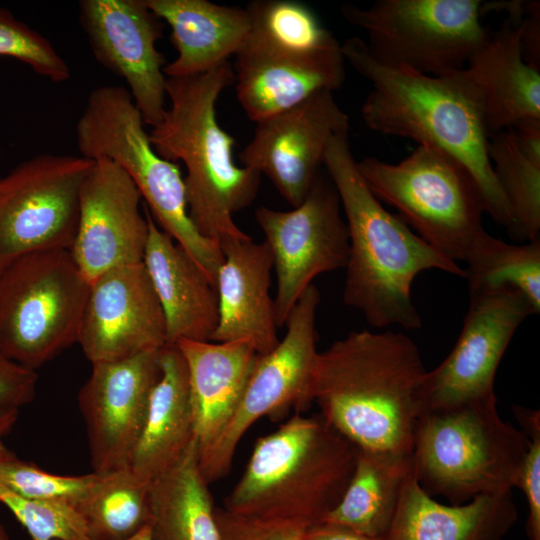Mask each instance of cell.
Here are the masks:
<instances>
[{"instance_id":"4","label":"cell","mask_w":540,"mask_h":540,"mask_svg":"<svg viewBox=\"0 0 540 540\" xmlns=\"http://www.w3.org/2000/svg\"><path fill=\"white\" fill-rule=\"evenodd\" d=\"M233 83L230 62L198 75L167 77L168 106L149 132L158 155L184 164L189 217L202 236L218 242L249 237L233 215L254 201L261 179L235 163V140L217 120L218 98Z\"/></svg>"},{"instance_id":"6","label":"cell","mask_w":540,"mask_h":540,"mask_svg":"<svg viewBox=\"0 0 540 540\" xmlns=\"http://www.w3.org/2000/svg\"><path fill=\"white\" fill-rule=\"evenodd\" d=\"M528 446L526 434L501 419L497 399L428 411L416 426L412 473L430 496L463 504L512 491Z\"/></svg>"},{"instance_id":"12","label":"cell","mask_w":540,"mask_h":540,"mask_svg":"<svg viewBox=\"0 0 540 540\" xmlns=\"http://www.w3.org/2000/svg\"><path fill=\"white\" fill-rule=\"evenodd\" d=\"M255 219L272 255L277 280L274 315L277 327H283L315 277L346 267L347 225L338 193L330 178L322 175L292 210L261 206Z\"/></svg>"},{"instance_id":"31","label":"cell","mask_w":540,"mask_h":540,"mask_svg":"<svg viewBox=\"0 0 540 540\" xmlns=\"http://www.w3.org/2000/svg\"><path fill=\"white\" fill-rule=\"evenodd\" d=\"M488 157L513 218L510 236L540 239V164L520 151L511 129L489 138Z\"/></svg>"},{"instance_id":"35","label":"cell","mask_w":540,"mask_h":540,"mask_svg":"<svg viewBox=\"0 0 540 540\" xmlns=\"http://www.w3.org/2000/svg\"><path fill=\"white\" fill-rule=\"evenodd\" d=\"M0 56L15 58L55 83L70 79L68 63L41 33L0 7Z\"/></svg>"},{"instance_id":"18","label":"cell","mask_w":540,"mask_h":540,"mask_svg":"<svg viewBox=\"0 0 540 540\" xmlns=\"http://www.w3.org/2000/svg\"><path fill=\"white\" fill-rule=\"evenodd\" d=\"M141 200L120 166L107 158L94 160L81 188L79 222L70 249L89 283L115 267L143 262L149 225Z\"/></svg>"},{"instance_id":"25","label":"cell","mask_w":540,"mask_h":540,"mask_svg":"<svg viewBox=\"0 0 540 540\" xmlns=\"http://www.w3.org/2000/svg\"><path fill=\"white\" fill-rule=\"evenodd\" d=\"M171 29L176 58L165 65L166 77L208 72L235 56L249 29L246 8L208 0H145Z\"/></svg>"},{"instance_id":"21","label":"cell","mask_w":540,"mask_h":540,"mask_svg":"<svg viewBox=\"0 0 540 540\" xmlns=\"http://www.w3.org/2000/svg\"><path fill=\"white\" fill-rule=\"evenodd\" d=\"M223 262L216 276L219 318L212 342H247L258 355L272 351L279 339L270 296L273 259L265 241L225 237Z\"/></svg>"},{"instance_id":"20","label":"cell","mask_w":540,"mask_h":540,"mask_svg":"<svg viewBox=\"0 0 540 540\" xmlns=\"http://www.w3.org/2000/svg\"><path fill=\"white\" fill-rule=\"evenodd\" d=\"M499 8L508 12L507 19L464 67L480 96L488 138L521 121L540 119V70L522 53L526 2H501Z\"/></svg>"},{"instance_id":"16","label":"cell","mask_w":540,"mask_h":540,"mask_svg":"<svg viewBox=\"0 0 540 540\" xmlns=\"http://www.w3.org/2000/svg\"><path fill=\"white\" fill-rule=\"evenodd\" d=\"M159 352L92 364L78 403L93 472L104 474L129 467L160 376Z\"/></svg>"},{"instance_id":"11","label":"cell","mask_w":540,"mask_h":540,"mask_svg":"<svg viewBox=\"0 0 540 540\" xmlns=\"http://www.w3.org/2000/svg\"><path fill=\"white\" fill-rule=\"evenodd\" d=\"M319 303L320 292L311 284L289 314L283 339L269 353L258 355L235 413L199 456L201 472L209 484L228 474L240 440L256 421L311 404L310 381L319 352L315 328Z\"/></svg>"},{"instance_id":"9","label":"cell","mask_w":540,"mask_h":540,"mask_svg":"<svg viewBox=\"0 0 540 540\" xmlns=\"http://www.w3.org/2000/svg\"><path fill=\"white\" fill-rule=\"evenodd\" d=\"M479 0H378L368 8L342 4L340 13L367 35L380 62L440 76L463 69L490 32Z\"/></svg>"},{"instance_id":"40","label":"cell","mask_w":540,"mask_h":540,"mask_svg":"<svg viewBox=\"0 0 540 540\" xmlns=\"http://www.w3.org/2000/svg\"><path fill=\"white\" fill-rule=\"evenodd\" d=\"M520 151L540 164V119L524 120L510 128Z\"/></svg>"},{"instance_id":"33","label":"cell","mask_w":540,"mask_h":540,"mask_svg":"<svg viewBox=\"0 0 540 540\" xmlns=\"http://www.w3.org/2000/svg\"><path fill=\"white\" fill-rule=\"evenodd\" d=\"M95 479V472L80 476L47 472L34 463L19 459L0 440V482L27 499L75 507Z\"/></svg>"},{"instance_id":"8","label":"cell","mask_w":540,"mask_h":540,"mask_svg":"<svg viewBox=\"0 0 540 540\" xmlns=\"http://www.w3.org/2000/svg\"><path fill=\"white\" fill-rule=\"evenodd\" d=\"M90 283L69 250L21 255L0 273V351L36 370L77 342Z\"/></svg>"},{"instance_id":"39","label":"cell","mask_w":540,"mask_h":540,"mask_svg":"<svg viewBox=\"0 0 540 540\" xmlns=\"http://www.w3.org/2000/svg\"><path fill=\"white\" fill-rule=\"evenodd\" d=\"M528 17L522 23V53L524 60L540 70V5L539 2H527Z\"/></svg>"},{"instance_id":"42","label":"cell","mask_w":540,"mask_h":540,"mask_svg":"<svg viewBox=\"0 0 540 540\" xmlns=\"http://www.w3.org/2000/svg\"><path fill=\"white\" fill-rule=\"evenodd\" d=\"M18 415L19 410L0 409V440L11 431Z\"/></svg>"},{"instance_id":"34","label":"cell","mask_w":540,"mask_h":540,"mask_svg":"<svg viewBox=\"0 0 540 540\" xmlns=\"http://www.w3.org/2000/svg\"><path fill=\"white\" fill-rule=\"evenodd\" d=\"M0 503L32 540H90L85 522L72 505L27 499L0 482Z\"/></svg>"},{"instance_id":"38","label":"cell","mask_w":540,"mask_h":540,"mask_svg":"<svg viewBox=\"0 0 540 540\" xmlns=\"http://www.w3.org/2000/svg\"><path fill=\"white\" fill-rule=\"evenodd\" d=\"M38 376L0 351V409L19 410L36 394Z\"/></svg>"},{"instance_id":"13","label":"cell","mask_w":540,"mask_h":540,"mask_svg":"<svg viewBox=\"0 0 540 540\" xmlns=\"http://www.w3.org/2000/svg\"><path fill=\"white\" fill-rule=\"evenodd\" d=\"M532 314V305L515 290L470 294L453 349L420 382L421 414L497 399L494 384L500 361L518 327Z\"/></svg>"},{"instance_id":"29","label":"cell","mask_w":540,"mask_h":540,"mask_svg":"<svg viewBox=\"0 0 540 540\" xmlns=\"http://www.w3.org/2000/svg\"><path fill=\"white\" fill-rule=\"evenodd\" d=\"M150 483L128 468L98 474L75 506L90 540H127L150 524Z\"/></svg>"},{"instance_id":"23","label":"cell","mask_w":540,"mask_h":540,"mask_svg":"<svg viewBox=\"0 0 540 540\" xmlns=\"http://www.w3.org/2000/svg\"><path fill=\"white\" fill-rule=\"evenodd\" d=\"M517 518L512 491L442 504L421 488L411 469L383 540H504Z\"/></svg>"},{"instance_id":"32","label":"cell","mask_w":540,"mask_h":540,"mask_svg":"<svg viewBox=\"0 0 540 540\" xmlns=\"http://www.w3.org/2000/svg\"><path fill=\"white\" fill-rule=\"evenodd\" d=\"M246 10L250 29L246 38L289 50L312 51L338 40L305 4L293 0H257Z\"/></svg>"},{"instance_id":"2","label":"cell","mask_w":540,"mask_h":540,"mask_svg":"<svg viewBox=\"0 0 540 540\" xmlns=\"http://www.w3.org/2000/svg\"><path fill=\"white\" fill-rule=\"evenodd\" d=\"M345 61L371 83L361 116L371 130L440 149L477 183L485 212L510 234L513 218L488 157L480 96L464 68L433 76L377 60L364 39L341 44Z\"/></svg>"},{"instance_id":"28","label":"cell","mask_w":540,"mask_h":540,"mask_svg":"<svg viewBox=\"0 0 540 540\" xmlns=\"http://www.w3.org/2000/svg\"><path fill=\"white\" fill-rule=\"evenodd\" d=\"M411 469V456L358 449L354 470L341 500L321 522L383 540Z\"/></svg>"},{"instance_id":"44","label":"cell","mask_w":540,"mask_h":540,"mask_svg":"<svg viewBox=\"0 0 540 540\" xmlns=\"http://www.w3.org/2000/svg\"><path fill=\"white\" fill-rule=\"evenodd\" d=\"M0 540H11L6 529L1 523H0Z\"/></svg>"},{"instance_id":"45","label":"cell","mask_w":540,"mask_h":540,"mask_svg":"<svg viewBox=\"0 0 540 540\" xmlns=\"http://www.w3.org/2000/svg\"><path fill=\"white\" fill-rule=\"evenodd\" d=\"M7 264L8 262L0 261V273Z\"/></svg>"},{"instance_id":"36","label":"cell","mask_w":540,"mask_h":540,"mask_svg":"<svg viewBox=\"0 0 540 540\" xmlns=\"http://www.w3.org/2000/svg\"><path fill=\"white\" fill-rule=\"evenodd\" d=\"M512 410L529 439L515 487L522 490L528 504L527 537L540 540V413L522 406H514Z\"/></svg>"},{"instance_id":"17","label":"cell","mask_w":540,"mask_h":540,"mask_svg":"<svg viewBox=\"0 0 540 540\" xmlns=\"http://www.w3.org/2000/svg\"><path fill=\"white\" fill-rule=\"evenodd\" d=\"M77 342L91 364L166 345L164 315L143 262L115 267L90 283Z\"/></svg>"},{"instance_id":"26","label":"cell","mask_w":540,"mask_h":540,"mask_svg":"<svg viewBox=\"0 0 540 540\" xmlns=\"http://www.w3.org/2000/svg\"><path fill=\"white\" fill-rule=\"evenodd\" d=\"M159 363L160 376L129 463L132 472L148 483L170 468L194 439L184 357L176 345H165Z\"/></svg>"},{"instance_id":"10","label":"cell","mask_w":540,"mask_h":540,"mask_svg":"<svg viewBox=\"0 0 540 540\" xmlns=\"http://www.w3.org/2000/svg\"><path fill=\"white\" fill-rule=\"evenodd\" d=\"M94 160L43 153L0 178V261L34 251L71 249L80 192Z\"/></svg>"},{"instance_id":"3","label":"cell","mask_w":540,"mask_h":540,"mask_svg":"<svg viewBox=\"0 0 540 540\" xmlns=\"http://www.w3.org/2000/svg\"><path fill=\"white\" fill-rule=\"evenodd\" d=\"M323 165L338 193L349 236L343 302L373 327L420 328L411 297L414 279L433 269L464 278V269L383 207L358 171L348 132L330 140Z\"/></svg>"},{"instance_id":"24","label":"cell","mask_w":540,"mask_h":540,"mask_svg":"<svg viewBox=\"0 0 540 540\" xmlns=\"http://www.w3.org/2000/svg\"><path fill=\"white\" fill-rule=\"evenodd\" d=\"M176 346L187 365L194 438L201 454L235 413L258 354L241 341L181 340Z\"/></svg>"},{"instance_id":"5","label":"cell","mask_w":540,"mask_h":540,"mask_svg":"<svg viewBox=\"0 0 540 540\" xmlns=\"http://www.w3.org/2000/svg\"><path fill=\"white\" fill-rule=\"evenodd\" d=\"M357 452L320 414H296L257 439L223 508L250 517L319 523L341 500Z\"/></svg>"},{"instance_id":"1","label":"cell","mask_w":540,"mask_h":540,"mask_svg":"<svg viewBox=\"0 0 540 540\" xmlns=\"http://www.w3.org/2000/svg\"><path fill=\"white\" fill-rule=\"evenodd\" d=\"M426 371L407 335L352 331L318 352L310 403L357 449L411 456Z\"/></svg>"},{"instance_id":"14","label":"cell","mask_w":540,"mask_h":540,"mask_svg":"<svg viewBox=\"0 0 540 540\" xmlns=\"http://www.w3.org/2000/svg\"><path fill=\"white\" fill-rule=\"evenodd\" d=\"M348 129L349 117L333 92L319 91L257 122L239 159L242 166L265 175L281 196L296 207L320 176L330 140Z\"/></svg>"},{"instance_id":"27","label":"cell","mask_w":540,"mask_h":540,"mask_svg":"<svg viewBox=\"0 0 540 540\" xmlns=\"http://www.w3.org/2000/svg\"><path fill=\"white\" fill-rule=\"evenodd\" d=\"M199 455L194 438L181 457L150 482L151 540H221Z\"/></svg>"},{"instance_id":"15","label":"cell","mask_w":540,"mask_h":540,"mask_svg":"<svg viewBox=\"0 0 540 540\" xmlns=\"http://www.w3.org/2000/svg\"><path fill=\"white\" fill-rule=\"evenodd\" d=\"M79 20L97 62L126 82L144 123L156 126L167 99L161 19L145 0H81Z\"/></svg>"},{"instance_id":"37","label":"cell","mask_w":540,"mask_h":540,"mask_svg":"<svg viewBox=\"0 0 540 540\" xmlns=\"http://www.w3.org/2000/svg\"><path fill=\"white\" fill-rule=\"evenodd\" d=\"M215 517L221 540H302L306 523L235 514L216 507Z\"/></svg>"},{"instance_id":"22","label":"cell","mask_w":540,"mask_h":540,"mask_svg":"<svg viewBox=\"0 0 540 540\" xmlns=\"http://www.w3.org/2000/svg\"><path fill=\"white\" fill-rule=\"evenodd\" d=\"M143 210L149 225L143 263L164 315L166 345L210 341L219 318L215 284L157 226L145 205Z\"/></svg>"},{"instance_id":"41","label":"cell","mask_w":540,"mask_h":540,"mask_svg":"<svg viewBox=\"0 0 540 540\" xmlns=\"http://www.w3.org/2000/svg\"><path fill=\"white\" fill-rule=\"evenodd\" d=\"M302 540H376L342 526L319 522L309 525Z\"/></svg>"},{"instance_id":"19","label":"cell","mask_w":540,"mask_h":540,"mask_svg":"<svg viewBox=\"0 0 540 540\" xmlns=\"http://www.w3.org/2000/svg\"><path fill=\"white\" fill-rule=\"evenodd\" d=\"M345 62L339 41L299 51L245 38L233 66L238 101L247 117L257 123L319 91L339 89L346 76Z\"/></svg>"},{"instance_id":"30","label":"cell","mask_w":540,"mask_h":540,"mask_svg":"<svg viewBox=\"0 0 540 540\" xmlns=\"http://www.w3.org/2000/svg\"><path fill=\"white\" fill-rule=\"evenodd\" d=\"M470 294L511 289L540 311V239L515 245L485 232L465 260Z\"/></svg>"},{"instance_id":"43","label":"cell","mask_w":540,"mask_h":540,"mask_svg":"<svg viewBox=\"0 0 540 540\" xmlns=\"http://www.w3.org/2000/svg\"><path fill=\"white\" fill-rule=\"evenodd\" d=\"M127 540H151L150 524L143 527L138 533L128 538Z\"/></svg>"},{"instance_id":"7","label":"cell","mask_w":540,"mask_h":540,"mask_svg":"<svg viewBox=\"0 0 540 540\" xmlns=\"http://www.w3.org/2000/svg\"><path fill=\"white\" fill-rule=\"evenodd\" d=\"M357 168L381 203L394 207L419 237L454 262L464 261L486 232L477 183L462 163L440 149L418 145L397 163L367 156Z\"/></svg>"}]
</instances>
